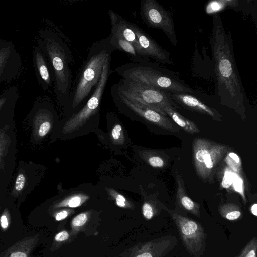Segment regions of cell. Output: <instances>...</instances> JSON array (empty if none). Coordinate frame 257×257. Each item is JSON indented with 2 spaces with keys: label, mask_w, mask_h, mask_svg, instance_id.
<instances>
[{
  "label": "cell",
  "mask_w": 257,
  "mask_h": 257,
  "mask_svg": "<svg viewBox=\"0 0 257 257\" xmlns=\"http://www.w3.org/2000/svg\"><path fill=\"white\" fill-rule=\"evenodd\" d=\"M210 44L221 104L241 114L244 111L245 92L234 59L231 34L226 32L219 14L213 16Z\"/></svg>",
  "instance_id": "6da1fadb"
},
{
  "label": "cell",
  "mask_w": 257,
  "mask_h": 257,
  "mask_svg": "<svg viewBox=\"0 0 257 257\" xmlns=\"http://www.w3.org/2000/svg\"><path fill=\"white\" fill-rule=\"evenodd\" d=\"M37 45L47 58L54 73L53 92L62 104H69L72 89L74 59L63 38L51 29H39L36 36Z\"/></svg>",
  "instance_id": "7a4b0ae2"
},
{
  "label": "cell",
  "mask_w": 257,
  "mask_h": 257,
  "mask_svg": "<svg viewBox=\"0 0 257 257\" xmlns=\"http://www.w3.org/2000/svg\"><path fill=\"white\" fill-rule=\"evenodd\" d=\"M115 50L108 36L93 43L89 47L87 58L71 92L69 104L71 108H76L89 97L99 81L104 65Z\"/></svg>",
  "instance_id": "3957f363"
},
{
  "label": "cell",
  "mask_w": 257,
  "mask_h": 257,
  "mask_svg": "<svg viewBox=\"0 0 257 257\" xmlns=\"http://www.w3.org/2000/svg\"><path fill=\"white\" fill-rule=\"evenodd\" d=\"M121 78L171 93H194L191 88L159 71L150 61L128 63L114 70Z\"/></svg>",
  "instance_id": "277c9868"
},
{
  "label": "cell",
  "mask_w": 257,
  "mask_h": 257,
  "mask_svg": "<svg viewBox=\"0 0 257 257\" xmlns=\"http://www.w3.org/2000/svg\"><path fill=\"white\" fill-rule=\"evenodd\" d=\"M229 147L203 138L192 143V159L198 176L204 182L211 181L217 167L229 151Z\"/></svg>",
  "instance_id": "5b68a950"
},
{
  "label": "cell",
  "mask_w": 257,
  "mask_h": 257,
  "mask_svg": "<svg viewBox=\"0 0 257 257\" xmlns=\"http://www.w3.org/2000/svg\"><path fill=\"white\" fill-rule=\"evenodd\" d=\"M114 84L127 98L149 107L164 115L168 116L163 111L164 107H178L169 92L165 90L122 78Z\"/></svg>",
  "instance_id": "8992f818"
},
{
  "label": "cell",
  "mask_w": 257,
  "mask_h": 257,
  "mask_svg": "<svg viewBox=\"0 0 257 257\" xmlns=\"http://www.w3.org/2000/svg\"><path fill=\"white\" fill-rule=\"evenodd\" d=\"M110 94L114 104L122 113L131 117H140L157 126L171 132H178L168 116L143 104L125 97L117 89L115 84L110 89Z\"/></svg>",
  "instance_id": "52a82bcc"
},
{
  "label": "cell",
  "mask_w": 257,
  "mask_h": 257,
  "mask_svg": "<svg viewBox=\"0 0 257 257\" xmlns=\"http://www.w3.org/2000/svg\"><path fill=\"white\" fill-rule=\"evenodd\" d=\"M110 61L111 57H109L103 67L100 78L97 86L85 105L66 122L63 127L65 133H70L78 129L98 112L104 91L111 72Z\"/></svg>",
  "instance_id": "ba28073f"
},
{
  "label": "cell",
  "mask_w": 257,
  "mask_h": 257,
  "mask_svg": "<svg viewBox=\"0 0 257 257\" xmlns=\"http://www.w3.org/2000/svg\"><path fill=\"white\" fill-rule=\"evenodd\" d=\"M140 14L149 27L161 30L175 46L178 44L174 24L171 14L155 0H142Z\"/></svg>",
  "instance_id": "9c48e42d"
},
{
  "label": "cell",
  "mask_w": 257,
  "mask_h": 257,
  "mask_svg": "<svg viewBox=\"0 0 257 257\" xmlns=\"http://www.w3.org/2000/svg\"><path fill=\"white\" fill-rule=\"evenodd\" d=\"M22 59L12 42L0 39V84L9 83L19 76L22 69Z\"/></svg>",
  "instance_id": "30bf717a"
},
{
  "label": "cell",
  "mask_w": 257,
  "mask_h": 257,
  "mask_svg": "<svg viewBox=\"0 0 257 257\" xmlns=\"http://www.w3.org/2000/svg\"><path fill=\"white\" fill-rule=\"evenodd\" d=\"M172 218L178 227L182 240L191 253H197L202 245L204 237L203 229L199 223L177 213H172Z\"/></svg>",
  "instance_id": "8fae6325"
},
{
  "label": "cell",
  "mask_w": 257,
  "mask_h": 257,
  "mask_svg": "<svg viewBox=\"0 0 257 257\" xmlns=\"http://www.w3.org/2000/svg\"><path fill=\"white\" fill-rule=\"evenodd\" d=\"M130 25L136 35L141 48L147 57L164 64H173L169 52L135 24L130 22Z\"/></svg>",
  "instance_id": "7c38bea8"
},
{
  "label": "cell",
  "mask_w": 257,
  "mask_h": 257,
  "mask_svg": "<svg viewBox=\"0 0 257 257\" xmlns=\"http://www.w3.org/2000/svg\"><path fill=\"white\" fill-rule=\"evenodd\" d=\"M32 60L37 81L44 91H49L53 88L54 73L47 58L37 44L32 47Z\"/></svg>",
  "instance_id": "4fadbf2b"
},
{
  "label": "cell",
  "mask_w": 257,
  "mask_h": 257,
  "mask_svg": "<svg viewBox=\"0 0 257 257\" xmlns=\"http://www.w3.org/2000/svg\"><path fill=\"white\" fill-rule=\"evenodd\" d=\"M108 14L111 26L110 35L125 39L133 44L140 54L146 56L139 45L136 35L130 25V22L112 10H108Z\"/></svg>",
  "instance_id": "5bb4252c"
},
{
  "label": "cell",
  "mask_w": 257,
  "mask_h": 257,
  "mask_svg": "<svg viewBox=\"0 0 257 257\" xmlns=\"http://www.w3.org/2000/svg\"><path fill=\"white\" fill-rule=\"evenodd\" d=\"M168 92L175 103L176 102L187 109L208 115L216 120L222 121L221 115L216 110L206 105L191 94Z\"/></svg>",
  "instance_id": "9a60e30c"
},
{
  "label": "cell",
  "mask_w": 257,
  "mask_h": 257,
  "mask_svg": "<svg viewBox=\"0 0 257 257\" xmlns=\"http://www.w3.org/2000/svg\"><path fill=\"white\" fill-rule=\"evenodd\" d=\"M110 44L115 50H118L127 54L133 63H146L150 62L149 58L140 54L134 46L125 39L108 36Z\"/></svg>",
  "instance_id": "2e32d148"
},
{
  "label": "cell",
  "mask_w": 257,
  "mask_h": 257,
  "mask_svg": "<svg viewBox=\"0 0 257 257\" xmlns=\"http://www.w3.org/2000/svg\"><path fill=\"white\" fill-rule=\"evenodd\" d=\"M177 199L180 206L186 211L200 217L198 203L193 201L186 193L181 175H176Z\"/></svg>",
  "instance_id": "e0dca14e"
},
{
  "label": "cell",
  "mask_w": 257,
  "mask_h": 257,
  "mask_svg": "<svg viewBox=\"0 0 257 257\" xmlns=\"http://www.w3.org/2000/svg\"><path fill=\"white\" fill-rule=\"evenodd\" d=\"M163 111L176 124L186 132L191 134H197L200 132L199 128L195 123L183 117L175 108L166 106L163 108Z\"/></svg>",
  "instance_id": "ac0fdd59"
},
{
  "label": "cell",
  "mask_w": 257,
  "mask_h": 257,
  "mask_svg": "<svg viewBox=\"0 0 257 257\" xmlns=\"http://www.w3.org/2000/svg\"><path fill=\"white\" fill-rule=\"evenodd\" d=\"M19 97L17 87L12 86L0 93V115L13 111Z\"/></svg>",
  "instance_id": "d6986e66"
},
{
  "label": "cell",
  "mask_w": 257,
  "mask_h": 257,
  "mask_svg": "<svg viewBox=\"0 0 257 257\" xmlns=\"http://www.w3.org/2000/svg\"><path fill=\"white\" fill-rule=\"evenodd\" d=\"M219 212L223 218L229 221L237 220L242 215L239 208L231 204L221 206L219 209Z\"/></svg>",
  "instance_id": "ffe728a7"
},
{
  "label": "cell",
  "mask_w": 257,
  "mask_h": 257,
  "mask_svg": "<svg viewBox=\"0 0 257 257\" xmlns=\"http://www.w3.org/2000/svg\"><path fill=\"white\" fill-rule=\"evenodd\" d=\"M88 198V196L83 194L74 195L61 201L56 204L55 207H77L81 205Z\"/></svg>",
  "instance_id": "44dd1931"
},
{
  "label": "cell",
  "mask_w": 257,
  "mask_h": 257,
  "mask_svg": "<svg viewBox=\"0 0 257 257\" xmlns=\"http://www.w3.org/2000/svg\"><path fill=\"white\" fill-rule=\"evenodd\" d=\"M257 240L252 238L244 247L241 253L236 257H256Z\"/></svg>",
  "instance_id": "7402d4cb"
},
{
  "label": "cell",
  "mask_w": 257,
  "mask_h": 257,
  "mask_svg": "<svg viewBox=\"0 0 257 257\" xmlns=\"http://www.w3.org/2000/svg\"><path fill=\"white\" fill-rule=\"evenodd\" d=\"M153 243L149 242L145 246V248L136 257H157L159 256L162 253L157 251L156 249L153 248Z\"/></svg>",
  "instance_id": "603a6c76"
},
{
  "label": "cell",
  "mask_w": 257,
  "mask_h": 257,
  "mask_svg": "<svg viewBox=\"0 0 257 257\" xmlns=\"http://www.w3.org/2000/svg\"><path fill=\"white\" fill-rule=\"evenodd\" d=\"M88 220V215L86 213H81L76 216L72 220L71 225L73 228L77 229L83 226Z\"/></svg>",
  "instance_id": "cb8c5ba5"
},
{
  "label": "cell",
  "mask_w": 257,
  "mask_h": 257,
  "mask_svg": "<svg viewBox=\"0 0 257 257\" xmlns=\"http://www.w3.org/2000/svg\"><path fill=\"white\" fill-rule=\"evenodd\" d=\"M26 183V178L23 173H19L16 179L14 189L16 191L20 192L23 190Z\"/></svg>",
  "instance_id": "d4e9b609"
},
{
  "label": "cell",
  "mask_w": 257,
  "mask_h": 257,
  "mask_svg": "<svg viewBox=\"0 0 257 257\" xmlns=\"http://www.w3.org/2000/svg\"><path fill=\"white\" fill-rule=\"evenodd\" d=\"M142 212L144 217L147 220L152 219L154 215L152 206L147 202L144 203L142 206Z\"/></svg>",
  "instance_id": "484cf974"
},
{
  "label": "cell",
  "mask_w": 257,
  "mask_h": 257,
  "mask_svg": "<svg viewBox=\"0 0 257 257\" xmlns=\"http://www.w3.org/2000/svg\"><path fill=\"white\" fill-rule=\"evenodd\" d=\"M122 128L119 124H116L112 128L111 132V136L115 141H118L123 135Z\"/></svg>",
  "instance_id": "4316f807"
},
{
  "label": "cell",
  "mask_w": 257,
  "mask_h": 257,
  "mask_svg": "<svg viewBox=\"0 0 257 257\" xmlns=\"http://www.w3.org/2000/svg\"><path fill=\"white\" fill-rule=\"evenodd\" d=\"M149 164L153 167L161 168L164 165L163 160L159 156H152L149 158Z\"/></svg>",
  "instance_id": "83f0119b"
},
{
  "label": "cell",
  "mask_w": 257,
  "mask_h": 257,
  "mask_svg": "<svg viewBox=\"0 0 257 257\" xmlns=\"http://www.w3.org/2000/svg\"><path fill=\"white\" fill-rule=\"evenodd\" d=\"M115 197L116 203L117 205L120 207L124 208L126 206V198L122 195L113 192L112 194Z\"/></svg>",
  "instance_id": "f1b7e54d"
},
{
  "label": "cell",
  "mask_w": 257,
  "mask_h": 257,
  "mask_svg": "<svg viewBox=\"0 0 257 257\" xmlns=\"http://www.w3.org/2000/svg\"><path fill=\"white\" fill-rule=\"evenodd\" d=\"M69 237V233L67 231L63 230L58 233L55 236L54 239L58 242H62L67 240Z\"/></svg>",
  "instance_id": "f546056e"
},
{
  "label": "cell",
  "mask_w": 257,
  "mask_h": 257,
  "mask_svg": "<svg viewBox=\"0 0 257 257\" xmlns=\"http://www.w3.org/2000/svg\"><path fill=\"white\" fill-rule=\"evenodd\" d=\"M69 215L68 211L64 210L58 212L55 216V219L57 221H60L66 218Z\"/></svg>",
  "instance_id": "4dcf8cb0"
},
{
  "label": "cell",
  "mask_w": 257,
  "mask_h": 257,
  "mask_svg": "<svg viewBox=\"0 0 257 257\" xmlns=\"http://www.w3.org/2000/svg\"><path fill=\"white\" fill-rule=\"evenodd\" d=\"M0 225L3 229H7L9 226V221L7 215L3 214L0 217Z\"/></svg>",
  "instance_id": "1f68e13d"
},
{
  "label": "cell",
  "mask_w": 257,
  "mask_h": 257,
  "mask_svg": "<svg viewBox=\"0 0 257 257\" xmlns=\"http://www.w3.org/2000/svg\"><path fill=\"white\" fill-rule=\"evenodd\" d=\"M10 257H27V255L24 252L17 251L12 253Z\"/></svg>",
  "instance_id": "d6a6232c"
},
{
  "label": "cell",
  "mask_w": 257,
  "mask_h": 257,
  "mask_svg": "<svg viewBox=\"0 0 257 257\" xmlns=\"http://www.w3.org/2000/svg\"><path fill=\"white\" fill-rule=\"evenodd\" d=\"M250 211L252 215L254 216H257V204H253L250 208Z\"/></svg>",
  "instance_id": "836d02e7"
}]
</instances>
